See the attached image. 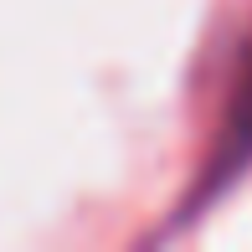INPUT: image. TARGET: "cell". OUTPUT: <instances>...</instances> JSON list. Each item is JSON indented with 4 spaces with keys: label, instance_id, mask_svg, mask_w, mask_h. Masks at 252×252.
<instances>
[{
    "label": "cell",
    "instance_id": "obj_1",
    "mask_svg": "<svg viewBox=\"0 0 252 252\" xmlns=\"http://www.w3.org/2000/svg\"><path fill=\"white\" fill-rule=\"evenodd\" d=\"M252 159V41L242 52V67H237V83H232V103H226V119H221V159L216 170H242Z\"/></svg>",
    "mask_w": 252,
    "mask_h": 252
}]
</instances>
